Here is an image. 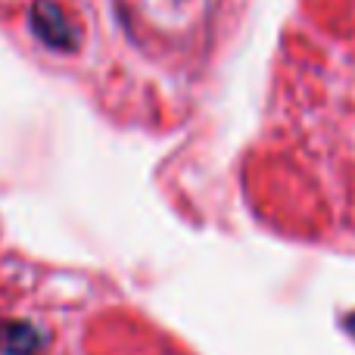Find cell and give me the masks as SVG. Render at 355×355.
I'll use <instances>...</instances> for the list:
<instances>
[]
</instances>
